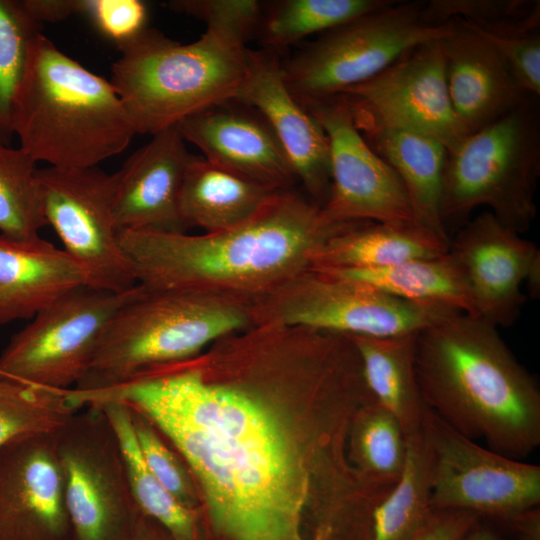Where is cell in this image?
<instances>
[{
	"instance_id": "cell-1",
	"label": "cell",
	"mask_w": 540,
	"mask_h": 540,
	"mask_svg": "<svg viewBox=\"0 0 540 540\" xmlns=\"http://www.w3.org/2000/svg\"><path fill=\"white\" fill-rule=\"evenodd\" d=\"M235 359L209 349L153 367L111 387L70 390L77 407L120 403L149 419L180 454L203 494L215 529L228 540H314L313 516L342 531L370 483L341 459V429L310 442L280 414L278 366L286 337L254 326L226 336Z\"/></svg>"
},
{
	"instance_id": "cell-2",
	"label": "cell",
	"mask_w": 540,
	"mask_h": 540,
	"mask_svg": "<svg viewBox=\"0 0 540 540\" xmlns=\"http://www.w3.org/2000/svg\"><path fill=\"white\" fill-rule=\"evenodd\" d=\"M355 222L332 223L321 206L280 190L247 221L221 231L122 230L120 245L138 285L252 301L310 267L313 250Z\"/></svg>"
},
{
	"instance_id": "cell-3",
	"label": "cell",
	"mask_w": 540,
	"mask_h": 540,
	"mask_svg": "<svg viewBox=\"0 0 540 540\" xmlns=\"http://www.w3.org/2000/svg\"><path fill=\"white\" fill-rule=\"evenodd\" d=\"M415 371L424 403L464 436L504 456L540 445V390L498 330L453 314L420 331Z\"/></svg>"
},
{
	"instance_id": "cell-4",
	"label": "cell",
	"mask_w": 540,
	"mask_h": 540,
	"mask_svg": "<svg viewBox=\"0 0 540 540\" xmlns=\"http://www.w3.org/2000/svg\"><path fill=\"white\" fill-rule=\"evenodd\" d=\"M12 128L33 160L58 168L95 167L136 135L111 81L89 71L38 33L13 102Z\"/></svg>"
},
{
	"instance_id": "cell-5",
	"label": "cell",
	"mask_w": 540,
	"mask_h": 540,
	"mask_svg": "<svg viewBox=\"0 0 540 540\" xmlns=\"http://www.w3.org/2000/svg\"><path fill=\"white\" fill-rule=\"evenodd\" d=\"M118 49L111 83L136 134L153 136L233 101L247 72L246 46L208 30L183 44L147 27Z\"/></svg>"
},
{
	"instance_id": "cell-6",
	"label": "cell",
	"mask_w": 540,
	"mask_h": 540,
	"mask_svg": "<svg viewBox=\"0 0 540 540\" xmlns=\"http://www.w3.org/2000/svg\"><path fill=\"white\" fill-rule=\"evenodd\" d=\"M139 286L111 319L87 373L72 389L111 387L147 369L194 357L253 325L250 301Z\"/></svg>"
},
{
	"instance_id": "cell-7",
	"label": "cell",
	"mask_w": 540,
	"mask_h": 540,
	"mask_svg": "<svg viewBox=\"0 0 540 540\" xmlns=\"http://www.w3.org/2000/svg\"><path fill=\"white\" fill-rule=\"evenodd\" d=\"M530 98L448 152L440 203L447 232L479 206L519 234L530 229L540 175L539 121Z\"/></svg>"
},
{
	"instance_id": "cell-8",
	"label": "cell",
	"mask_w": 540,
	"mask_h": 540,
	"mask_svg": "<svg viewBox=\"0 0 540 540\" xmlns=\"http://www.w3.org/2000/svg\"><path fill=\"white\" fill-rule=\"evenodd\" d=\"M423 1H393L328 30L282 63L285 83L307 105L371 79L409 50L449 36L454 23L431 25Z\"/></svg>"
},
{
	"instance_id": "cell-9",
	"label": "cell",
	"mask_w": 540,
	"mask_h": 540,
	"mask_svg": "<svg viewBox=\"0 0 540 540\" xmlns=\"http://www.w3.org/2000/svg\"><path fill=\"white\" fill-rule=\"evenodd\" d=\"M253 325L303 326L347 336L420 332L462 313L391 296L365 283L308 267L251 301Z\"/></svg>"
},
{
	"instance_id": "cell-10",
	"label": "cell",
	"mask_w": 540,
	"mask_h": 540,
	"mask_svg": "<svg viewBox=\"0 0 540 540\" xmlns=\"http://www.w3.org/2000/svg\"><path fill=\"white\" fill-rule=\"evenodd\" d=\"M54 439L74 540H128L143 513L105 412L95 405L77 410Z\"/></svg>"
},
{
	"instance_id": "cell-11",
	"label": "cell",
	"mask_w": 540,
	"mask_h": 540,
	"mask_svg": "<svg viewBox=\"0 0 540 540\" xmlns=\"http://www.w3.org/2000/svg\"><path fill=\"white\" fill-rule=\"evenodd\" d=\"M82 286L40 310L0 354V378L52 390L74 388L87 373L116 312L139 290Z\"/></svg>"
},
{
	"instance_id": "cell-12",
	"label": "cell",
	"mask_w": 540,
	"mask_h": 540,
	"mask_svg": "<svg viewBox=\"0 0 540 540\" xmlns=\"http://www.w3.org/2000/svg\"><path fill=\"white\" fill-rule=\"evenodd\" d=\"M43 215L88 286L125 292L137 285L113 222L115 173L97 166L37 170Z\"/></svg>"
},
{
	"instance_id": "cell-13",
	"label": "cell",
	"mask_w": 540,
	"mask_h": 540,
	"mask_svg": "<svg viewBox=\"0 0 540 540\" xmlns=\"http://www.w3.org/2000/svg\"><path fill=\"white\" fill-rule=\"evenodd\" d=\"M422 433L433 466V510H465L499 519L539 506L540 466L484 448L426 406Z\"/></svg>"
},
{
	"instance_id": "cell-14",
	"label": "cell",
	"mask_w": 540,
	"mask_h": 540,
	"mask_svg": "<svg viewBox=\"0 0 540 540\" xmlns=\"http://www.w3.org/2000/svg\"><path fill=\"white\" fill-rule=\"evenodd\" d=\"M340 95L360 133L410 131L436 139L448 152L466 137L449 97L442 40L409 50Z\"/></svg>"
},
{
	"instance_id": "cell-15",
	"label": "cell",
	"mask_w": 540,
	"mask_h": 540,
	"mask_svg": "<svg viewBox=\"0 0 540 540\" xmlns=\"http://www.w3.org/2000/svg\"><path fill=\"white\" fill-rule=\"evenodd\" d=\"M305 107L325 131L330 148V191L321 206L332 223H415L405 187L366 142L341 95Z\"/></svg>"
},
{
	"instance_id": "cell-16",
	"label": "cell",
	"mask_w": 540,
	"mask_h": 540,
	"mask_svg": "<svg viewBox=\"0 0 540 540\" xmlns=\"http://www.w3.org/2000/svg\"><path fill=\"white\" fill-rule=\"evenodd\" d=\"M449 253L465 274L477 317L494 327H509L525 302L521 288L540 293V251L491 212L467 221L450 240Z\"/></svg>"
},
{
	"instance_id": "cell-17",
	"label": "cell",
	"mask_w": 540,
	"mask_h": 540,
	"mask_svg": "<svg viewBox=\"0 0 540 540\" xmlns=\"http://www.w3.org/2000/svg\"><path fill=\"white\" fill-rule=\"evenodd\" d=\"M0 540H74L54 433L0 448Z\"/></svg>"
},
{
	"instance_id": "cell-18",
	"label": "cell",
	"mask_w": 540,
	"mask_h": 540,
	"mask_svg": "<svg viewBox=\"0 0 540 540\" xmlns=\"http://www.w3.org/2000/svg\"><path fill=\"white\" fill-rule=\"evenodd\" d=\"M233 102L255 110L268 123L311 199L322 206L330 191L327 135L288 89L278 53L247 50L246 76Z\"/></svg>"
},
{
	"instance_id": "cell-19",
	"label": "cell",
	"mask_w": 540,
	"mask_h": 540,
	"mask_svg": "<svg viewBox=\"0 0 540 540\" xmlns=\"http://www.w3.org/2000/svg\"><path fill=\"white\" fill-rule=\"evenodd\" d=\"M230 102L179 122L183 139L219 168L271 190L293 189L297 177L268 123L258 112L232 108Z\"/></svg>"
},
{
	"instance_id": "cell-20",
	"label": "cell",
	"mask_w": 540,
	"mask_h": 540,
	"mask_svg": "<svg viewBox=\"0 0 540 540\" xmlns=\"http://www.w3.org/2000/svg\"><path fill=\"white\" fill-rule=\"evenodd\" d=\"M176 126L152 136L115 172L113 222L117 231L186 232L179 195L193 157Z\"/></svg>"
},
{
	"instance_id": "cell-21",
	"label": "cell",
	"mask_w": 540,
	"mask_h": 540,
	"mask_svg": "<svg viewBox=\"0 0 540 540\" xmlns=\"http://www.w3.org/2000/svg\"><path fill=\"white\" fill-rule=\"evenodd\" d=\"M442 40L450 101L466 136L495 121L531 95L517 83L496 49L452 20Z\"/></svg>"
},
{
	"instance_id": "cell-22",
	"label": "cell",
	"mask_w": 540,
	"mask_h": 540,
	"mask_svg": "<svg viewBox=\"0 0 540 540\" xmlns=\"http://www.w3.org/2000/svg\"><path fill=\"white\" fill-rule=\"evenodd\" d=\"M82 286H88L86 272L63 249L42 238L0 234V324L31 319Z\"/></svg>"
},
{
	"instance_id": "cell-23",
	"label": "cell",
	"mask_w": 540,
	"mask_h": 540,
	"mask_svg": "<svg viewBox=\"0 0 540 540\" xmlns=\"http://www.w3.org/2000/svg\"><path fill=\"white\" fill-rule=\"evenodd\" d=\"M449 244L416 223L357 222L317 246L309 263L326 271L377 269L445 254Z\"/></svg>"
},
{
	"instance_id": "cell-24",
	"label": "cell",
	"mask_w": 540,
	"mask_h": 540,
	"mask_svg": "<svg viewBox=\"0 0 540 540\" xmlns=\"http://www.w3.org/2000/svg\"><path fill=\"white\" fill-rule=\"evenodd\" d=\"M361 135L399 176L414 222L450 241L440 215L446 147L431 137L398 129L378 128Z\"/></svg>"
},
{
	"instance_id": "cell-25",
	"label": "cell",
	"mask_w": 540,
	"mask_h": 540,
	"mask_svg": "<svg viewBox=\"0 0 540 540\" xmlns=\"http://www.w3.org/2000/svg\"><path fill=\"white\" fill-rule=\"evenodd\" d=\"M418 333L349 336L370 393L398 420L405 438L421 432L426 409L415 371Z\"/></svg>"
},
{
	"instance_id": "cell-26",
	"label": "cell",
	"mask_w": 540,
	"mask_h": 540,
	"mask_svg": "<svg viewBox=\"0 0 540 540\" xmlns=\"http://www.w3.org/2000/svg\"><path fill=\"white\" fill-rule=\"evenodd\" d=\"M276 192L193 155L179 195L180 219L186 230L229 229L254 216Z\"/></svg>"
},
{
	"instance_id": "cell-27",
	"label": "cell",
	"mask_w": 540,
	"mask_h": 540,
	"mask_svg": "<svg viewBox=\"0 0 540 540\" xmlns=\"http://www.w3.org/2000/svg\"><path fill=\"white\" fill-rule=\"evenodd\" d=\"M327 272L365 283L403 300L443 305L478 318L465 274L449 250L439 256L377 269Z\"/></svg>"
},
{
	"instance_id": "cell-28",
	"label": "cell",
	"mask_w": 540,
	"mask_h": 540,
	"mask_svg": "<svg viewBox=\"0 0 540 540\" xmlns=\"http://www.w3.org/2000/svg\"><path fill=\"white\" fill-rule=\"evenodd\" d=\"M432 484V457L421 430L406 438L405 464L375 510L372 540H413L433 512Z\"/></svg>"
},
{
	"instance_id": "cell-29",
	"label": "cell",
	"mask_w": 540,
	"mask_h": 540,
	"mask_svg": "<svg viewBox=\"0 0 540 540\" xmlns=\"http://www.w3.org/2000/svg\"><path fill=\"white\" fill-rule=\"evenodd\" d=\"M109 418L126 461L132 492L141 512L161 525L175 540H196L197 518L157 480L145 463L132 427L129 409L120 403L95 405Z\"/></svg>"
},
{
	"instance_id": "cell-30",
	"label": "cell",
	"mask_w": 540,
	"mask_h": 540,
	"mask_svg": "<svg viewBox=\"0 0 540 540\" xmlns=\"http://www.w3.org/2000/svg\"><path fill=\"white\" fill-rule=\"evenodd\" d=\"M393 0H283L264 13L259 35L265 49H280L378 10Z\"/></svg>"
},
{
	"instance_id": "cell-31",
	"label": "cell",
	"mask_w": 540,
	"mask_h": 540,
	"mask_svg": "<svg viewBox=\"0 0 540 540\" xmlns=\"http://www.w3.org/2000/svg\"><path fill=\"white\" fill-rule=\"evenodd\" d=\"M36 164L21 147L0 143V234L15 240L38 239L47 225Z\"/></svg>"
},
{
	"instance_id": "cell-32",
	"label": "cell",
	"mask_w": 540,
	"mask_h": 540,
	"mask_svg": "<svg viewBox=\"0 0 540 540\" xmlns=\"http://www.w3.org/2000/svg\"><path fill=\"white\" fill-rule=\"evenodd\" d=\"M76 411L62 391L0 378V448L25 436L53 434Z\"/></svg>"
},
{
	"instance_id": "cell-33",
	"label": "cell",
	"mask_w": 540,
	"mask_h": 540,
	"mask_svg": "<svg viewBox=\"0 0 540 540\" xmlns=\"http://www.w3.org/2000/svg\"><path fill=\"white\" fill-rule=\"evenodd\" d=\"M352 451L361 473L398 480L405 464L406 438L398 420L375 400L355 413Z\"/></svg>"
},
{
	"instance_id": "cell-34",
	"label": "cell",
	"mask_w": 540,
	"mask_h": 540,
	"mask_svg": "<svg viewBox=\"0 0 540 540\" xmlns=\"http://www.w3.org/2000/svg\"><path fill=\"white\" fill-rule=\"evenodd\" d=\"M457 20L488 41L505 61L519 86L529 95L540 94V5L523 17L496 22Z\"/></svg>"
},
{
	"instance_id": "cell-35",
	"label": "cell",
	"mask_w": 540,
	"mask_h": 540,
	"mask_svg": "<svg viewBox=\"0 0 540 540\" xmlns=\"http://www.w3.org/2000/svg\"><path fill=\"white\" fill-rule=\"evenodd\" d=\"M40 27L22 0H0V143L10 145L13 102L32 39Z\"/></svg>"
},
{
	"instance_id": "cell-36",
	"label": "cell",
	"mask_w": 540,
	"mask_h": 540,
	"mask_svg": "<svg viewBox=\"0 0 540 540\" xmlns=\"http://www.w3.org/2000/svg\"><path fill=\"white\" fill-rule=\"evenodd\" d=\"M127 408L140 452L148 468L175 499L193 509V476L190 470H187L185 461L175 449L170 448L171 444L149 419L140 412L128 406Z\"/></svg>"
},
{
	"instance_id": "cell-37",
	"label": "cell",
	"mask_w": 540,
	"mask_h": 540,
	"mask_svg": "<svg viewBox=\"0 0 540 540\" xmlns=\"http://www.w3.org/2000/svg\"><path fill=\"white\" fill-rule=\"evenodd\" d=\"M167 6L205 22L208 31L241 46L259 32L264 15L257 0H173Z\"/></svg>"
},
{
	"instance_id": "cell-38",
	"label": "cell",
	"mask_w": 540,
	"mask_h": 540,
	"mask_svg": "<svg viewBox=\"0 0 540 540\" xmlns=\"http://www.w3.org/2000/svg\"><path fill=\"white\" fill-rule=\"evenodd\" d=\"M81 15L118 48L147 28L148 9L140 0H83Z\"/></svg>"
},
{
	"instance_id": "cell-39",
	"label": "cell",
	"mask_w": 540,
	"mask_h": 540,
	"mask_svg": "<svg viewBox=\"0 0 540 540\" xmlns=\"http://www.w3.org/2000/svg\"><path fill=\"white\" fill-rule=\"evenodd\" d=\"M536 2L524 0H430L424 3L423 18L431 25L454 19L496 22L523 17Z\"/></svg>"
},
{
	"instance_id": "cell-40",
	"label": "cell",
	"mask_w": 540,
	"mask_h": 540,
	"mask_svg": "<svg viewBox=\"0 0 540 540\" xmlns=\"http://www.w3.org/2000/svg\"><path fill=\"white\" fill-rule=\"evenodd\" d=\"M480 518L465 510H433L413 540H463Z\"/></svg>"
},
{
	"instance_id": "cell-41",
	"label": "cell",
	"mask_w": 540,
	"mask_h": 540,
	"mask_svg": "<svg viewBox=\"0 0 540 540\" xmlns=\"http://www.w3.org/2000/svg\"><path fill=\"white\" fill-rule=\"evenodd\" d=\"M22 3L34 21L42 25L81 15L83 0H22Z\"/></svg>"
},
{
	"instance_id": "cell-42",
	"label": "cell",
	"mask_w": 540,
	"mask_h": 540,
	"mask_svg": "<svg viewBox=\"0 0 540 540\" xmlns=\"http://www.w3.org/2000/svg\"><path fill=\"white\" fill-rule=\"evenodd\" d=\"M502 527L514 540H540V508H528L491 520Z\"/></svg>"
},
{
	"instance_id": "cell-43",
	"label": "cell",
	"mask_w": 540,
	"mask_h": 540,
	"mask_svg": "<svg viewBox=\"0 0 540 540\" xmlns=\"http://www.w3.org/2000/svg\"><path fill=\"white\" fill-rule=\"evenodd\" d=\"M128 540H175L161 525L144 514Z\"/></svg>"
},
{
	"instance_id": "cell-44",
	"label": "cell",
	"mask_w": 540,
	"mask_h": 540,
	"mask_svg": "<svg viewBox=\"0 0 540 540\" xmlns=\"http://www.w3.org/2000/svg\"><path fill=\"white\" fill-rule=\"evenodd\" d=\"M463 540H500L496 532L481 518Z\"/></svg>"
}]
</instances>
